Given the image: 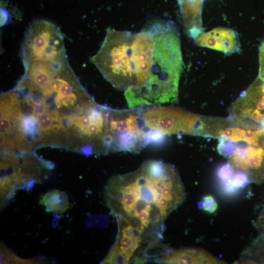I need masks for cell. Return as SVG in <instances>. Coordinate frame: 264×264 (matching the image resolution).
Instances as JSON below:
<instances>
[{"instance_id": "d6986e66", "label": "cell", "mask_w": 264, "mask_h": 264, "mask_svg": "<svg viewBox=\"0 0 264 264\" xmlns=\"http://www.w3.org/2000/svg\"></svg>"}, {"instance_id": "9c48e42d", "label": "cell", "mask_w": 264, "mask_h": 264, "mask_svg": "<svg viewBox=\"0 0 264 264\" xmlns=\"http://www.w3.org/2000/svg\"><path fill=\"white\" fill-rule=\"evenodd\" d=\"M201 47H207L230 55L240 49L238 33L226 27H216L207 32H202L195 40Z\"/></svg>"}, {"instance_id": "8fae6325", "label": "cell", "mask_w": 264, "mask_h": 264, "mask_svg": "<svg viewBox=\"0 0 264 264\" xmlns=\"http://www.w3.org/2000/svg\"><path fill=\"white\" fill-rule=\"evenodd\" d=\"M40 204L45 207L48 212L61 213L69 207V201L66 193L59 190H51L41 196Z\"/></svg>"}, {"instance_id": "2e32d148", "label": "cell", "mask_w": 264, "mask_h": 264, "mask_svg": "<svg viewBox=\"0 0 264 264\" xmlns=\"http://www.w3.org/2000/svg\"><path fill=\"white\" fill-rule=\"evenodd\" d=\"M259 69L258 78L264 82V38L259 46Z\"/></svg>"}, {"instance_id": "5bb4252c", "label": "cell", "mask_w": 264, "mask_h": 264, "mask_svg": "<svg viewBox=\"0 0 264 264\" xmlns=\"http://www.w3.org/2000/svg\"><path fill=\"white\" fill-rule=\"evenodd\" d=\"M235 171L229 162L220 166L217 171V176L220 183L229 180L232 176Z\"/></svg>"}, {"instance_id": "7c38bea8", "label": "cell", "mask_w": 264, "mask_h": 264, "mask_svg": "<svg viewBox=\"0 0 264 264\" xmlns=\"http://www.w3.org/2000/svg\"><path fill=\"white\" fill-rule=\"evenodd\" d=\"M249 182L248 178L244 172L235 171L232 176L227 181L221 183V190L227 195H232L238 190L245 187Z\"/></svg>"}, {"instance_id": "52a82bcc", "label": "cell", "mask_w": 264, "mask_h": 264, "mask_svg": "<svg viewBox=\"0 0 264 264\" xmlns=\"http://www.w3.org/2000/svg\"><path fill=\"white\" fill-rule=\"evenodd\" d=\"M229 113V117L237 123L261 127L264 121V82L257 77L232 104Z\"/></svg>"}, {"instance_id": "6da1fadb", "label": "cell", "mask_w": 264, "mask_h": 264, "mask_svg": "<svg viewBox=\"0 0 264 264\" xmlns=\"http://www.w3.org/2000/svg\"><path fill=\"white\" fill-rule=\"evenodd\" d=\"M14 109L24 143L36 151L50 147L83 154L101 131L103 106L98 104L72 70H59L52 87L43 92L15 90Z\"/></svg>"}, {"instance_id": "8992f818", "label": "cell", "mask_w": 264, "mask_h": 264, "mask_svg": "<svg viewBox=\"0 0 264 264\" xmlns=\"http://www.w3.org/2000/svg\"><path fill=\"white\" fill-rule=\"evenodd\" d=\"M145 125L163 134L203 136L207 116L170 107L153 106L139 108Z\"/></svg>"}, {"instance_id": "ac0fdd59", "label": "cell", "mask_w": 264, "mask_h": 264, "mask_svg": "<svg viewBox=\"0 0 264 264\" xmlns=\"http://www.w3.org/2000/svg\"><path fill=\"white\" fill-rule=\"evenodd\" d=\"M261 127L264 131V121L262 123Z\"/></svg>"}, {"instance_id": "4fadbf2b", "label": "cell", "mask_w": 264, "mask_h": 264, "mask_svg": "<svg viewBox=\"0 0 264 264\" xmlns=\"http://www.w3.org/2000/svg\"><path fill=\"white\" fill-rule=\"evenodd\" d=\"M30 262H34V261L18 258L6 247L1 245L0 264H25L30 263Z\"/></svg>"}, {"instance_id": "277c9868", "label": "cell", "mask_w": 264, "mask_h": 264, "mask_svg": "<svg viewBox=\"0 0 264 264\" xmlns=\"http://www.w3.org/2000/svg\"><path fill=\"white\" fill-rule=\"evenodd\" d=\"M21 53L23 64L35 61L62 62L67 59L60 28L43 19L33 21L28 26Z\"/></svg>"}, {"instance_id": "9a60e30c", "label": "cell", "mask_w": 264, "mask_h": 264, "mask_svg": "<svg viewBox=\"0 0 264 264\" xmlns=\"http://www.w3.org/2000/svg\"><path fill=\"white\" fill-rule=\"evenodd\" d=\"M199 204L200 208L209 213H214L218 207L217 202L211 195L204 197L202 201Z\"/></svg>"}, {"instance_id": "ba28073f", "label": "cell", "mask_w": 264, "mask_h": 264, "mask_svg": "<svg viewBox=\"0 0 264 264\" xmlns=\"http://www.w3.org/2000/svg\"><path fill=\"white\" fill-rule=\"evenodd\" d=\"M236 146L228 162L236 171L244 172L250 181L264 178V140L257 144L235 142Z\"/></svg>"}, {"instance_id": "7a4b0ae2", "label": "cell", "mask_w": 264, "mask_h": 264, "mask_svg": "<svg viewBox=\"0 0 264 264\" xmlns=\"http://www.w3.org/2000/svg\"><path fill=\"white\" fill-rule=\"evenodd\" d=\"M186 196L175 167L153 159L133 172L112 176L104 190V200L117 222L138 232L152 248L160 245L165 220Z\"/></svg>"}, {"instance_id": "3957f363", "label": "cell", "mask_w": 264, "mask_h": 264, "mask_svg": "<svg viewBox=\"0 0 264 264\" xmlns=\"http://www.w3.org/2000/svg\"><path fill=\"white\" fill-rule=\"evenodd\" d=\"M132 34L128 51L131 84L124 91L129 108L176 102L183 67L177 26L154 18Z\"/></svg>"}, {"instance_id": "30bf717a", "label": "cell", "mask_w": 264, "mask_h": 264, "mask_svg": "<svg viewBox=\"0 0 264 264\" xmlns=\"http://www.w3.org/2000/svg\"><path fill=\"white\" fill-rule=\"evenodd\" d=\"M152 259L163 264H224L208 252L197 248L165 249Z\"/></svg>"}, {"instance_id": "e0dca14e", "label": "cell", "mask_w": 264, "mask_h": 264, "mask_svg": "<svg viewBox=\"0 0 264 264\" xmlns=\"http://www.w3.org/2000/svg\"><path fill=\"white\" fill-rule=\"evenodd\" d=\"M0 13L1 25H3L4 23H6V22L8 18L9 14L7 11L3 8L1 9Z\"/></svg>"}, {"instance_id": "5b68a950", "label": "cell", "mask_w": 264, "mask_h": 264, "mask_svg": "<svg viewBox=\"0 0 264 264\" xmlns=\"http://www.w3.org/2000/svg\"><path fill=\"white\" fill-rule=\"evenodd\" d=\"M131 32L109 27L99 50L90 59L104 78L120 90L127 88L126 58Z\"/></svg>"}]
</instances>
